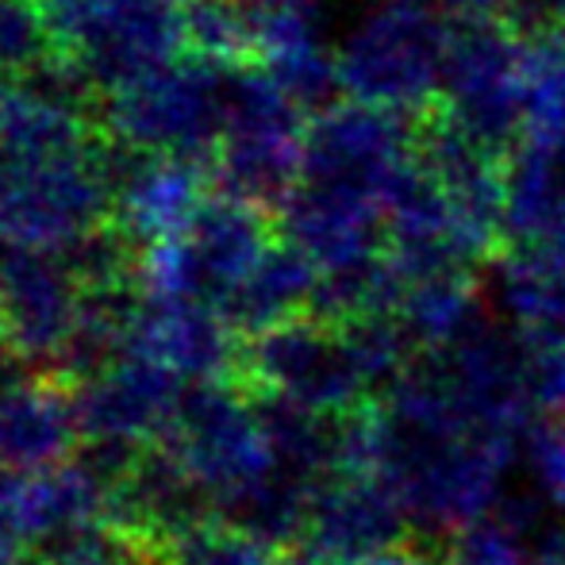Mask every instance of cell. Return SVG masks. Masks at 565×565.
<instances>
[{"label": "cell", "instance_id": "cell-1", "mask_svg": "<svg viewBox=\"0 0 565 565\" xmlns=\"http://www.w3.org/2000/svg\"><path fill=\"white\" fill-rule=\"evenodd\" d=\"M520 435L477 419L424 354L401 381L354 412L350 466L377 473L427 539L481 520L504 497Z\"/></svg>", "mask_w": 565, "mask_h": 565}, {"label": "cell", "instance_id": "cell-2", "mask_svg": "<svg viewBox=\"0 0 565 565\" xmlns=\"http://www.w3.org/2000/svg\"><path fill=\"white\" fill-rule=\"evenodd\" d=\"M454 35L427 0H377L335 51L339 85L350 100L419 116L443 100Z\"/></svg>", "mask_w": 565, "mask_h": 565}, {"label": "cell", "instance_id": "cell-3", "mask_svg": "<svg viewBox=\"0 0 565 565\" xmlns=\"http://www.w3.org/2000/svg\"><path fill=\"white\" fill-rule=\"evenodd\" d=\"M62 74L116 93L185 54V0H39Z\"/></svg>", "mask_w": 565, "mask_h": 565}, {"label": "cell", "instance_id": "cell-4", "mask_svg": "<svg viewBox=\"0 0 565 565\" xmlns=\"http://www.w3.org/2000/svg\"><path fill=\"white\" fill-rule=\"evenodd\" d=\"M231 70L181 54L170 66L108 93L105 124L135 154L212 162L227 119Z\"/></svg>", "mask_w": 565, "mask_h": 565}, {"label": "cell", "instance_id": "cell-5", "mask_svg": "<svg viewBox=\"0 0 565 565\" xmlns=\"http://www.w3.org/2000/svg\"><path fill=\"white\" fill-rule=\"evenodd\" d=\"M154 447L178 461L181 473L204 492L212 512L277 469L258 404L238 381L185 385L178 416Z\"/></svg>", "mask_w": 565, "mask_h": 565}, {"label": "cell", "instance_id": "cell-6", "mask_svg": "<svg viewBox=\"0 0 565 565\" xmlns=\"http://www.w3.org/2000/svg\"><path fill=\"white\" fill-rule=\"evenodd\" d=\"M305 147V108L266 70H231L227 119L212 158L220 189L262 209H281L300 178Z\"/></svg>", "mask_w": 565, "mask_h": 565}, {"label": "cell", "instance_id": "cell-7", "mask_svg": "<svg viewBox=\"0 0 565 565\" xmlns=\"http://www.w3.org/2000/svg\"><path fill=\"white\" fill-rule=\"evenodd\" d=\"M238 385L258 396L300 404L320 416H350L373 404V393L335 323L297 316L243 339Z\"/></svg>", "mask_w": 565, "mask_h": 565}, {"label": "cell", "instance_id": "cell-8", "mask_svg": "<svg viewBox=\"0 0 565 565\" xmlns=\"http://www.w3.org/2000/svg\"><path fill=\"white\" fill-rule=\"evenodd\" d=\"M89 285L70 254L0 250V347L31 373H58L82 331Z\"/></svg>", "mask_w": 565, "mask_h": 565}, {"label": "cell", "instance_id": "cell-9", "mask_svg": "<svg viewBox=\"0 0 565 565\" xmlns=\"http://www.w3.org/2000/svg\"><path fill=\"white\" fill-rule=\"evenodd\" d=\"M185 385L173 370L154 358L124 354L100 373L77 385V416H82V447L119 484L135 458L154 447L178 416Z\"/></svg>", "mask_w": 565, "mask_h": 565}, {"label": "cell", "instance_id": "cell-10", "mask_svg": "<svg viewBox=\"0 0 565 565\" xmlns=\"http://www.w3.org/2000/svg\"><path fill=\"white\" fill-rule=\"evenodd\" d=\"M531 51L508 23L458 28L450 43L443 100L461 127L484 147L512 154L527 119Z\"/></svg>", "mask_w": 565, "mask_h": 565}, {"label": "cell", "instance_id": "cell-11", "mask_svg": "<svg viewBox=\"0 0 565 565\" xmlns=\"http://www.w3.org/2000/svg\"><path fill=\"white\" fill-rule=\"evenodd\" d=\"M412 515L370 469H339L316 489L305 551L328 565H370L412 543Z\"/></svg>", "mask_w": 565, "mask_h": 565}, {"label": "cell", "instance_id": "cell-12", "mask_svg": "<svg viewBox=\"0 0 565 565\" xmlns=\"http://www.w3.org/2000/svg\"><path fill=\"white\" fill-rule=\"evenodd\" d=\"M124 350L154 358L189 385L238 381L243 365V335L216 305L204 300H154L135 292Z\"/></svg>", "mask_w": 565, "mask_h": 565}, {"label": "cell", "instance_id": "cell-13", "mask_svg": "<svg viewBox=\"0 0 565 565\" xmlns=\"http://www.w3.org/2000/svg\"><path fill=\"white\" fill-rule=\"evenodd\" d=\"M82 447L77 385L58 373H28L0 385V473L28 477L66 466Z\"/></svg>", "mask_w": 565, "mask_h": 565}, {"label": "cell", "instance_id": "cell-14", "mask_svg": "<svg viewBox=\"0 0 565 565\" xmlns=\"http://www.w3.org/2000/svg\"><path fill=\"white\" fill-rule=\"evenodd\" d=\"M204 193V162L166 154H142L124 178L116 181L113 220L116 231L135 246H154L181 235L196 220Z\"/></svg>", "mask_w": 565, "mask_h": 565}, {"label": "cell", "instance_id": "cell-15", "mask_svg": "<svg viewBox=\"0 0 565 565\" xmlns=\"http://www.w3.org/2000/svg\"><path fill=\"white\" fill-rule=\"evenodd\" d=\"M316 281H320L316 262L281 235L269 246L266 258L258 262V269L220 305V312L227 316V323L243 339L262 335L277 323L308 316Z\"/></svg>", "mask_w": 565, "mask_h": 565}, {"label": "cell", "instance_id": "cell-16", "mask_svg": "<svg viewBox=\"0 0 565 565\" xmlns=\"http://www.w3.org/2000/svg\"><path fill=\"white\" fill-rule=\"evenodd\" d=\"M43 565H170L166 543L135 523H89L82 531L39 546Z\"/></svg>", "mask_w": 565, "mask_h": 565}, {"label": "cell", "instance_id": "cell-17", "mask_svg": "<svg viewBox=\"0 0 565 565\" xmlns=\"http://www.w3.org/2000/svg\"><path fill=\"white\" fill-rule=\"evenodd\" d=\"M185 54L238 70L250 62V39L238 0H185Z\"/></svg>", "mask_w": 565, "mask_h": 565}, {"label": "cell", "instance_id": "cell-18", "mask_svg": "<svg viewBox=\"0 0 565 565\" xmlns=\"http://www.w3.org/2000/svg\"><path fill=\"white\" fill-rule=\"evenodd\" d=\"M162 543L166 554H170V565H274L277 554H281L262 539L216 520V515L162 539Z\"/></svg>", "mask_w": 565, "mask_h": 565}, {"label": "cell", "instance_id": "cell-19", "mask_svg": "<svg viewBox=\"0 0 565 565\" xmlns=\"http://www.w3.org/2000/svg\"><path fill=\"white\" fill-rule=\"evenodd\" d=\"M435 551L439 565H531L527 531L515 527L500 508L435 539Z\"/></svg>", "mask_w": 565, "mask_h": 565}, {"label": "cell", "instance_id": "cell-20", "mask_svg": "<svg viewBox=\"0 0 565 565\" xmlns=\"http://www.w3.org/2000/svg\"><path fill=\"white\" fill-rule=\"evenodd\" d=\"M520 8L523 0H439V12L458 28H473V23H508L512 28Z\"/></svg>", "mask_w": 565, "mask_h": 565}, {"label": "cell", "instance_id": "cell-21", "mask_svg": "<svg viewBox=\"0 0 565 565\" xmlns=\"http://www.w3.org/2000/svg\"><path fill=\"white\" fill-rule=\"evenodd\" d=\"M370 565H439V551H435V539H427V543L412 539L408 546H401V551L385 554V558H377Z\"/></svg>", "mask_w": 565, "mask_h": 565}, {"label": "cell", "instance_id": "cell-22", "mask_svg": "<svg viewBox=\"0 0 565 565\" xmlns=\"http://www.w3.org/2000/svg\"><path fill=\"white\" fill-rule=\"evenodd\" d=\"M274 565H328L323 558H316L312 551H305V546H292V551H281L277 554Z\"/></svg>", "mask_w": 565, "mask_h": 565}]
</instances>
